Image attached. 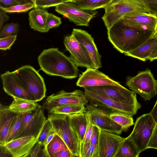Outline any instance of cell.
<instances>
[{
    "mask_svg": "<svg viewBox=\"0 0 157 157\" xmlns=\"http://www.w3.org/2000/svg\"><path fill=\"white\" fill-rule=\"evenodd\" d=\"M81 0H72V2L75 3L78 1H79Z\"/></svg>",
    "mask_w": 157,
    "mask_h": 157,
    "instance_id": "52",
    "label": "cell"
},
{
    "mask_svg": "<svg viewBox=\"0 0 157 157\" xmlns=\"http://www.w3.org/2000/svg\"><path fill=\"white\" fill-rule=\"evenodd\" d=\"M44 108L39 105L34 110L23 114L21 127L15 139L29 136L38 138L47 120Z\"/></svg>",
    "mask_w": 157,
    "mask_h": 157,
    "instance_id": "9",
    "label": "cell"
},
{
    "mask_svg": "<svg viewBox=\"0 0 157 157\" xmlns=\"http://www.w3.org/2000/svg\"><path fill=\"white\" fill-rule=\"evenodd\" d=\"M148 12L157 15V0H139Z\"/></svg>",
    "mask_w": 157,
    "mask_h": 157,
    "instance_id": "41",
    "label": "cell"
},
{
    "mask_svg": "<svg viewBox=\"0 0 157 157\" xmlns=\"http://www.w3.org/2000/svg\"><path fill=\"white\" fill-rule=\"evenodd\" d=\"M86 111L67 115L70 124L80 142L83 139L86 131L87 126Z\"/></svg>",
    "mask_w": 157,
    "mask_h": 157,
    "instance_id": "24",
    "label": "cell"
},
{
    "mask_svg": "<svg viewBox=\"0 0 157 157\" xmlns=\"http://www.w3.org/2000/svg\"><path fill=\"white\" fill-rule=\"evenodd\" d=\"M100 135V128L93 126V130L89 142L92 144L98 146Z\"/></svg>",
    "mask_w": 157,
    "mask_h": 157,
    "instance_id": "43",
    "label": "cell"
},
{
    "mask_svg": "<svg viewBox=\"0 0 157 157\" xmlns=\"http://www.w3.org/2000/svg\"><path fill=\"white\" fill-rule=\"evenodd\" d=\"M23 117V114H17L9 131L3 146L15 139L21 129Z\"/></svg>",
    "mask_w": 157,
    "mask_h": 157,
    "instance_id": "31",
    "label": "cell"
},
{
    "mask_svg": "<svg viewBox=\"0 0 157 157\" xmlns=\"http://www.w3.org/2000/svg\"><path fill=\"white\" fill-rule=\"evenodd\" d=\"M114 0H81L75 3L81 9L89 10H95L105 8Z\"/></svg>",
    "mask_w": 157,
    "mask_h": 157,
    "instance_id": "28",
    "label": "cell"
},
{
    "mask_svg": "<svg viewBox=\"0 0 157 157\" xmlns=\"http://www.w3.org/2000/svg\"><path fill=\"white\" fill-rule=\"evenodd\" d=\"M90 90L118 102L141 106L136 94L122 86L113 85L86 87Z\"/></svg>",
    "mask_w": 157,
    "mask_h": 157,
    "instance_id": "11",
    "label": "cell"
},
{
    "mask_svg": "<svg viewBox=\"0 0 157 157\" xmlns=\"http://www.w3.org/2000/svg\"><path fill=\"white\" fill-rule=\"evenodd\" d=\"M63 42L66 49L70 54L69 58L77 67L95 69L86 50L72 34L65 36Z\"/></svg>",
    "mask_w": 157,
    "mask_h": 157,
    "instance_id": "13",
    "label": "cell"
},
{
    "mask_svg": "<svg viewBox=\"0 0 157 157\" xmlns=\"http://www.w3.org/2000/svg\"><path fill=\"white\" fill-rule=\"evenodd\" d=\"M7 72L21 87L34 96L36 102L45 98L46 88L44 78L33 67L24 65L13 71Z\"/></svg>",
    "mask_w": 157,
    "mask_h": 157,
    "instance_id": "3",
    "label": "cell"
},
{
    "mask_svg": "<svg viewBox=\"0 0 157 157\" xmlns=\"http://www.w3.org/2000/svg\"><path fill=\"white\" fill-rule=\"evenodd\" d=\"M140 153L129 136L125 138L114 157H137Z\"/></svg>",
    "mask_w": 157,
    "mask_h": 157,
    "instance_id": "26",
    "label": "cell"
},
{
    "mask_svg": "<svg viewBox=\"0 0 157 157\" xmlns=\"http://www.w3.org/2000/svg\"><path fill=\"white\" fill-rule=\"evenodd\" d=\"M27 3L22 0H0V7L8 8L18 4Z\"/></svg>",
    "mask_w": 157,
    "mask_h": 157,
    "instance_id": "42",
    "label": "cell"
},
{
    "mask_svg": "<svg viewBox=\"0 0 157 157\" xmlns=\"http://www.w3.org/2000/svg\"><path fill=\"white\" fill-rule=\"evenodd\" d=\"M120 20L127 25L143 31H155L157 25V15L154 14L127 15Z\"/></svg>",
    "mask_w": 157,
    "mask_h": 157,
    "instance_id": "18",
    "label": "cell"
},
{
    "mask_svg": "<svg viewBox=\"0 0 157 157\" xmlns=\"http://www.w3.org/2000/svg\"><path fill=\"white\" fill-rule=\"evenodd\" d=\"M156 123H157V100L153 109L149 113Z\"/></svg>",
    "mask_w": 157,
    "mask_h": 157,
    "instance_id": "47",
    "label": "cell"
},
{
    "mask_svg": "<svg viewBox=\"0 0 157 157\" xmlns=\"http://www.w3.org/2000/svg\"><path fill=\"white\" fill-rule=\"evenodd\" d=\"M55 10L76 25L86 26H89L90 21L97 13L95 10L81 9L71 2L63 3L56 6Z\"/></svg>",
    "mask_w": 157,
    "mask_h": 157,
    "instance_id": "10",
    "label": "cell"
},
{
    "mask_svg": "<svg viewBox=\"0 0 157 157\" xmlns=\"http://www.w3.org/2000/svg\"><path fill=\"white\" fill-rule=\"evenodd\" d=\"M110 119L120 125L124 132L128 131L134 124L132 116L120 113H113L109 114Z\"/></svg>",
    "mask_w": 157,
    "mask_h": 157,
    "instance_id": "30",
    "label": "cell"
},
{
    "mask_svg": "<svg viewBox=\"0 0 157 157\" xmlns=\"http://www.w3.org/2000/svg\"><path fill=\"white\" fill-rule=\"evenodd\" d=\"M76 85L83 88L109 85L122 86L98 69L92 68H87L79 75Z\"/></svg>",
    "mask_w": 157,
    "mask_h": 157,
    "instance_id": "16",
    "label": "cell"
},
{
    "mask_svg": "<svg viewBox=\"0 0 157 157\" xmlns=\"http://www.w3.org/2000/svg\"><path fill=\"white\" fill-rule=\"evenodd\" d=\"M47 119L56 134L63 140L75 157H79L80 142L70 124L67 115L50 113Z\"/></svg>",
    "mask_w": 157,
    "mask_h": 157,
    "instance_id": "5",
    "label": "cell"
},
{
    "mask_svg": "<svg viewBox=\"0 0 157 157\" xmlns=\"http://www.w3.org/2000/svg\"><path fill=\"white\" fill-rule=\"evenodd\" d=\"M62 1L63 3L71 2H72V0H60Z\"/></svg>",
    "mask_w": 157,
    "mask_h": 157,
    "instance_id": "51",
    "label": "cell"
},
{
    "mask_svg": "<svg viewBox=\"0 0 157 157\" xmlns=\"http://www.w3.org/2000/svg\"><path fill=\"white\" fill-rule=\"evenodd\" d=\"M1 78L4 91L13 98H19L36 102L32 94L21 87L5 72L1 75Z\"/></svg>",
    "mask_w": 157,
    "mask_h": 157,
    "instance_id": "20",
    "label": "cell"
},
{
    "mask_svg": "<svg viewBox=\"0 0 157 157\" xmlns=\"http://www.w3.org/2000/svg\"><path fill=\"white\" fill-rule=\"evenodd\" d=\"M68 149V148L66 144L57 134L55 135L47 147L49 157H56L60 152Z\"/></svg>",
    "mask_w": 157,
    "mask_h": 157,
    "instance_id": "29",
    "label": "cell"
},
{
    "mask_svg": "<svg viewBox=\"0 0 157 157\" xmlns=\"http://www.w3.org/2000/svg\"><path fill=\"white\" fill-rule=\"evenodd\" d=\"M56 134V133L55 131L52 128L50 131L49 134L43 142V144L47 148V146L52 140Z\"/></svg>",
    "mask_w": 157,
    "mask_h": 157,
    "instance_id": "46",
    "label": "cell"
},
{
    "mask_svg": "<svg viewBox=\"0 0 157 157\" xmlns=\"http://www.w3.org/2000/svg\"><path fill=\"white\" fill-rule=\"evenodd\" d=\"M19 25L17 23L12 22L6 24L0 30V38L16 35L19 31Z\"/></svg>",
    "mask_w": 157,
    "mask_h": 157,
    "instance_id": "35",
    "label": "cell"
},
{
    "mask_svg": "<svg viewBox=\"0 0 157 157\" xmlns=\"http://www.w3.org/2000/svg\"><path fill=\"white\" fill-rule=\"evenodd\" d=\"M27 157H49L47 148L43 143L38 141L33 146Z\"/></svg>",
    "mask_w": 157,
    "mask_h": 157,
    "instance_id": "34",
    "label": "cell"
},
{
    "mask_svg": "<svg viewBox=\"0 0 157 157\" xmlns=\"http://www.w3.org/2000/svg\"><path fill=\"white\" fill-rule=\"evenodd\" d=\"M63 2L60 0H36L35 8L45 9L56 6Z\"/></svg>",
    "mask_w": 157,
    "mask_h": 157,
    "instance_id": "37",
    "label": "cell"
},
{
    "mask_svg": "<svg viewBox=\"0 0 157 157\" xmlns=\"http://www.w3.org/2000/svg\"><path fill=\"white\" fill-rule=\"evenodd\" d=\"M52 128V126L50 122L48 119H47L38 138L37 141L43 143Z\"/></svg>",
    "mask_w": 157,
    "mask_h": 157,
    "instance_id": "39",
    "label": "cell"
},
{
    "mask_svg": "<svg viewBox=\"0 0 157 157\" xmlns=\"http://www.w3.org/2000/svg\"><path fill=\"white\" fill-rule=\"evenodd\" d=\"M98 146L91 144L89 142H80L79 157H98Z\"/></svg>",
    "mask_w": 157,
    "mask_h": 157,
    "instance_id": "32",
    "label": "cell"
},
{
    "mask_svg": "<svg viewBox=\"0 0 157 157\" xmlns=\"http://www.w3.org/2000/svg\"><path fill=\"white\" fill-rule=\"evenodd\" d=\"M34 8H35L34 4L30 2L24 4L17 5L8 8L0 7V9L6 13H20L25 12Z\"/></svg>",
    "mask_w": 157,
    "mask_h": 157,
    "instance_id": "33",
    "label": "cell"
},
{
    "mask_svg": "<svg viewBox=\"0 0 157 157\" xmlns=\"http://www.w3.org/2000/svg\"><path fill=\"white\" fill-rule=\"evenodd\" d=\"M9 17L6 13V12L0 9V30H1L3 24L8 21Z\"/></svg>",
    "mask_w": 157,
    "mask_h": 157,
    "instance_id": "45",
    "label": "cell"
},
{
    "mask_svg": "<svg viewBox=\"0 0 157 157\" xmlns=\"http://www.w3.org/2000/svg\"><path fill=\"white\" fill-rule=\"evenodd\" d=\"M37 139L34 136H26L15 139L4 146L13 157H27Z\"/></svg>",
    "mask_w": 157,
    "mask_h": 157,
    "instance_id": "19",
    "label": "cell"
},
{
    "mask_svg": "<svg viewBox=\"0 0 157 157\" xmlns=\"http://www.w3.org/2000/svg\"><path fill=\"white\" fill-rule=\"evenodd\" d=\"M89 102L84 92L79 90L68 92L62 90L47 97L43 103L48 110L56 106L68 104L86 105Z\"/></svg>",
    "mask_w": 157,
    "mask_h": 157,
    "instance_id": "12",
    "label": "cell"
},
{
    "mask_svg": "<svg viewBox=\"0 0 157 157\" xmlns=\"http://www.w3.org/2000/svg\"><path fill=\"white\" fill-rule=\"evenodd\" d=\"M47 23L48 28L50 29L60 25L62 24L61 19L52 13H48Z\"/></svg>",
    "mask_w": 157,
    "mask_h": 157,
    "instance_id": "40",
    "label": "cell"
},
{
    "mask_svg": "<svg viewBox=\"0 0 157 157\" xmlns=\"http://www.w3.org/2000/svg\"><path fill=\"white\" fill-rule=\"evenodd\" d=\"M157 48V37H151L137 48L124 54L125 56L145 61Z\"/></svg>",
    "mask_w": 157,
    "mask_h": 157,
    "instance_id": "23",
    "label": "cell"
},
{
    "mask_svg": "<svg viewBox=\"0 0 157 157\" xmlns=\"http://www.w3.org/2000/svg\"><path fill=\"white\" fill-rule=\"evenodd\" d=\"M48 13L45 9L34 8L29 13V20L30 27L41 33H46L48 28L47 19Z\"/></svg>",
    "mask_w": 157,
    "mask_h": 157,
    "instance_id": "21",
    "label": "cell"
},
{
    "mask_svg": "<svg viewBox=\"0 0 157 157\" xmlns=\"http://www.w3.org/2000/svg\"><path fill=\"white\" fill-rule=\"evenodd\" d=\"M17 35H12L0 38V49L3 50L10 49L15 41Z\"/></svg>",
    "mask_w": 157,
    "mask_h": 157,
    "instance_id": "36",
    "label": "cell"
},
{
    "mask_svg": "<svg viewBox=\"0 0 157 157\" xmlns=\"http://www.w3.org/2000/svg\"><path fill=\"white\" fill-rule=\"evenodd\" d=\"M18 113L11 111L9 106L0 105V146H3L9 131Z\"/></svg>",
    "mask_w": 157,
    "mask_h": 157,
    "instance_id": "22",
    "label": "cell"
},
{
    "mask_svg": "<svg viewBox=\"0 0 157 157\" xmlns=\"http://www.w3.org/2000/svg\"><path fill=\"white\" fill-rule=\"evenodd\" d=\"M157 59V48L152 52L148 58L150 61Z\"/></svg>",
    "mask_w": 157,
    "mask_h": 157,
    "instance_id": "48",
    "label": "cell"
},
{
    "mask_svg": "<svg viewBox=\"0 0 157 157\" xmlns=\"http://www.w3.org/2000/svg\"><path fill=\"white\" fill-rule=\"evenodd\" d=\"M86 116L87 120V126L84 138L82 141L84 143L89 142L93 128L91 115L87 110L86 112Z\"/></svg>",
    "mask_w": 157,
    "mask_h": 157,
    "instance_id": "38",
    "label": "cell"
},
{
    "mask_svg": "<svg viewBox=\"0 0 157 157\" xmlns=\"http://www.w3.org/2000/svg\"><path fill=\"white\" fill-rule=\"evenodd\" d=\"M38 61L41 69L48 75L70 79L78 76L77 67L57 48L44 49L38 56Z\"/></svg>",
    "mask_w": 157,
    "mask_h": 157,
    "instance_id": "2",
    "label": "cell"
},
{
    "mask_svg": "<svg viewBox=\"0 0 157 157\" xmlns=\"http://www.w3.org/2000/svg\"><path fill=\"white\" fill-rule=\"evenodd\" d=\"M154 32L139 29L119 20L107 30V34L113 47L125 54L139 47L151 37Z\"/></svg>",
    "mask_w": 157,
    "mask_h": 157,
    "instance_id": "1",
    "label": "cell"
},
{
    "mask_svg": "<svg viewBox=\"0 0 157 157\" xmlns=\"http://www.w3.org/2000/svg\"><path fill=\"white\" fill-rule=\"evenodd\" d=\"M104 9L102 19L107 30L124 16L151 13L139 0H114Z\"/></svg>",
    "mask_w": 157,
    "mask_h": 157,
    "instance_id": "4",
    "label": "cell"
},
{
    "mask_svg": "<svg viewBox=\"0 0 157 157\" xmlns=\"http://www.w3.org/2000/svg\"><path fill=\"white\" fill-rule=\"evenodd\" d=\"M71 34L85 48L91 57L95 69L101 67V56L91 35L86 31L78 29H73Z\"/></svg>",
    "mask_w": 157,
    "mask_h": 157,
    "instance_id": "17",
    "label": "cell"
},
{
    "mask_svg": "<svg viewBox=\"0 0 157 157\" xmlns=\"http://www.w3.org/2000/svg\"><path fill=\"white\" fill-rule=\"evenodd\" d=\"M126 85L145 101L150 100L157 95V80L148 69L139 72L135 76L127 77Z\"/></svg>",
    "mask_w": 157,
    "mask_h": 157,
    "instance_id": "6",
    "label": "cell"
},
{
    "mask_svg": "<svg viewBox=\"0 0 157 157\" xmlns=\"http://www.w3.org/2000/svg\"><path fill=\"white\" fill-rule=\"evenodd\" d=\"M13 99V100L9 106V108L17 113L24 114L31 112L39 105L36 102L17 98Z\"/></svg>",
    "mask_w": 157,
    "mask_h": 157,
    "instance_id": "25",
    "label": "cell"
},
{
    "mask_svg": "<svg viewBox=\"0 0 157 157\" xmlns=\"http://www.w3.org/2000/svg\"><path fill=\"white\" fill-rule=\"evenodd\" d=\"M86 108L90 113L93 126L100 129L121 135L123 131L121 127L111 120L109 115L91 102L86 105Z\"/></svg>",
    "mask_w": 157,
    "mask_h": 157,
    "instance_id": "14",
    "label": "cell"
},
{
    "mask_svg": "<svg viewBox=\"0 0 157 157\" xmlns=\"http://www.w3.org/2000/svg\"><path fill=\"white\" fill-rule=\"evenodd\" d=\"M156 124L149 113L137 118L129 136L140 153L147 149Z\"/></svg>",
    "mask_w": 157,
    "mask_h": 157,
    "instance_id": "8",
    "label": "cell"
},
{
    "mask_svg": "<svg viewBox=\"0 0 157 157\" xmlns=\"http://www.w3.org/2000/svg\"><path fill=\"white\" fill-rule=\"evenodd\" d=\"M149 148L157 149V123L147 146V149Z\"/></svg>",
    "mask_w": 157,
    "mask_h": 157,
    "instance_id": "44",
    "label": "cell"
},
{
    "mask_svg": "<svg viewBox=\"0 0 157 157\" xmlns=\"http://www.w3.org/2000/svg\"><path fill=\"white\" fill-rule=\"evenodd\" d=\"M85 105L82 104H68L53 107L48 110L49 114L68 115L86 112Z\"/></svg>",
    "mask_w": 157,
    "mask_h": 157,
    "instance_id": "27",
    "label": "cell"
},
{
    "mask_svg": "<svg viewBox=\"0 0 157 157\" xmlns=\"http://www.w3.org/2000/svg\"><path fill=\"white\" fill-rule=\"evenodd\" d=\"M125 138L100 129L98 157H114Z\"/></svg>",
    "mask_w": 157,
    "mask_h": 157,
    "instance_id": "15",
    "label": "cell"
},
{
    "mask_svg": "<svg viewBox=\"0 0 157 157\" xmlns=\"http://www.w3.org/2000/svg\"><path fill=\"white\" fill-rule=\"evenodd\" d=\"M152 38L157 37V25L155 30L154 31L153 35L152 36Z\"/></svg>",
    "mask_w": 157,
    "mask_h": 157,
    "instance_id": "49",
    "label": "cell"
},
{
    "mask_svg": "<svg viewBox=\"0 0 157 157\" xmlns=\"http://www.w3.org/2000/svg\"><path fill=\"white\" fill-rule=\"evenodd\" d=\"M83 88L89 101L109 115L113 113H120L132 116L141 107L116 101L90 90L86 87Z\"/></svg>",
    "mask_w": 157,
    "mask_h": 157,
    "instance_id": "7",
    "label": "cell"
},
{
    "mask_svg": "<svg viewBox=\"0 0 157 157\" xmlns=\"http://www.w3.org/2000/svg\"><path fill=\"white\" fill-rule=\"evenodd\" d=\"M28 2H31L33 3L34 6H35L36 0H23Z\"/></svg>",
    "mask_w": 157,
    "mask_h": 157,
    "instance_id": "50",
    "label": "cell"
}]
</instances>
